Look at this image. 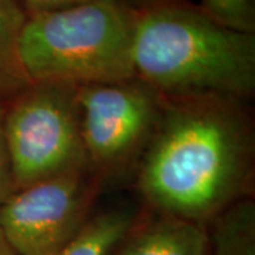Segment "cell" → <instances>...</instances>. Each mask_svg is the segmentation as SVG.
<instances>
[{
    "label": "cell",
    "mask_w": 255,
    "mask_h": 255,
    "mask_svg": "<svg viewBox=\"0 0 255 255\" xmlns=\"http://www.w3.org/2000/svg\"><path fill=\"white\" fill-rule=\"evenodd\" d=\"M247 102L219 94L162 95L136 167V189L147 209L209 226L251 197L255 128Z\"/></svg>",
    "instance_id": "6da1fadb"
},
{
    "label": "cell",
    "mask_w": 255,
    "mask_h": 255,
    "mask_svg": "<svg viewBox=\"0 0 255 255\" xmlns=\"http://www.w3.org/2000/svg\"><path fill=\"white\" fill-rule=\"evenodd\" d=\"M135 77L162 95L255 94V34L228 28L189 0L137 11Z\"/></svg>",
    "instance_id": "7a4b0ae2"
},
{
    "label": "cell",
    "mask_w": 255,
    "mask_h": 255,
    "mask_svg": "<svg viewBox=\"0 0 255 255\" xmlns=\"http://www.w3.org/2000/svg\"><path fill=\"white\" fill-rule=\"evenodd\" d=\"M136 20V10L121 0L30 14L18 46L28 80L80 88L135 78Z\"/></svg>",
    "instance_id": "3957f363"
},
{
    "label": "cell",
    "mask_w": 255,
    "mask_h": 255,
    "mask_svg": "<svg viewBox=\"0 0 255 255\" xmlns=\"http://www.w3.org/2000/svg\"><path fill=\"white\" fill-rule=\"evenodd\" d=\"M3 135L13 191L90 170L74 87L31 82L4 102Z\"/></svg>",
    "instance_id": "277c9868"
},
{
    "label": "cell",
    "mask_w": 255,
    "mask_h": 255,
    "mask_svg": "<svg viewBox=\"0 0 255 255\" xmlns=\"http://www.w3.org/2000/svg\"><path fill=\"white\" fill-rule=\"evenodd\" d=\"M88 169L102 184L136 170L153 135L162 94L129 81L77 88Z\"/></svg>",
    "instance_id": "5b68a950"
},
{
    "label": "cell",
    "mask_w": 255,
    "mask_h": 255,
    "mask_svg": "<svg viewBox=\"0 0 255 255\" xmlns=\"http://www.w3.org/2000/svg\"><path fill=\"white\" fill-rule=\"evenodd\" d=\"M102 186L87 170L11 191L0 203V230L18 255H55L94 214Z\"/></svg>",
    "instance_id": "8992f818"
},
{
    "label": "cell",
    "mask_w": 255,
    "mask_h": 255,
    "mask_svg": "<svg viewBox=\"0 0 255 255\" xmlns=\"http://www.w3.org/2000/svg\"><path fill=\"white\" fill-rule=\"evenodd\" d=\"M207 226L153 210L137 213L110 255H209Z\"/></svg>",
    "instance_id": "52a82bcc"
},
{
    "label": "cell",
    "mask_w": 255,
    "mask_h": 255,
    "mask_svg": "<svg viewBox=\"0 0 255 255\" xmlns=\"http://www.w3.org/2000/svg\"><path fill=\"white\" fill-rule=\"evenodd\" d=\"M28 14L18 0H0V101L31 84L20 60V36Z\"/></svg>",
    "instance_id": "ba28073f"
},
{
    "label": "cell",
    "mask_w": 255,
    "mask_h": 255,
    "mask_svg": "<svg viewBox=\"0 0 255 255\" xmlns=\"http://www.w3.org/2000/svg\"><path fill=\"white\" fill-rule=\"evenodd\" d=\"M209 255H255V201L251 197L231 204L207 226Z\"/></svg>",
    "instance_id": "9c48e42d"
},
{
    "label": "cell",
    "mask_w": 255,
    "mask_h": 255,
    "mask_svg": "<svg viewBox=\"0 0 255 255\" xmlns=\"http://www.w3.org/2000/svg\"><path fill=\"white\" fill-rule=\"evenodd\" d=\"M137 213L119 207L94 213L84 227L55 255H110L133 224Z\"/></svg>",
    "instance_id": "30bf717a"
},
{
    "label": "cell",
    "mask_w": 255,
    "mask_h": 255,
    "mask_svg": "<svg viewBox=\"0 0 255 255\" xmlns=\"http://www.w3.org/2000/svg\"><path fill=\"white\" fill-rule=\"evenodd\" d=\"M197 7L226 27L255 34V0H199Z\"/></svg>",
    "instance_id": "8fae6325"
},
{
    "label": "cell",
    "mask_w": 255,
    "mask_h": 255,
    "mask_svg": "<svg viewBox=\"0 0 255 255\" xmlns=\"http://www.w3.org/2000/svg\"><path fill=\"white\" fill-rule=\"evenodd\" d=\"M3 115H4V102L0 101V203L13 191L9 157L6 152L4 135H3Z\"/></svg>",
    "instance_id": "7c38bea8"
},
{
    "label": "cell",
    "mask_w": 255,
    "mask_h": 255,
    "mask_svg": "<svg viewBox=\"0 0 255 255\" xmlns=\"http://www.w3.org/2000/svg\"><path fill=\"white\" fill-rule=\"evenodd\" d=\"M20 4L27 11V14H36L50 10H57L71 6L74 3H78L82 0H18Z\"/></svg>",
    "instance_id": "4fadbf2b"
},
{
    "label": "cell",
    "mask_w": 255,
    "mask_h": 255,
    "mask_svg": "<svg viewBox=\"0 0 255 255\" xmlns=\"http://www.w3.org/2000/svg\"><path fill=\"white\" fill-rule=\"evenodd\" d=\"M125 4L130 6L132 9L136 11H142L146 9H152L156 6H162V4H167V3H174V1H183V0H121Z\"/></svg>",
    "instance_id": "5bb4252c"
},
{
    "label": "cell",
    "mask_w": 255,
    "mask_h": 255,
    "mask_svg": "<svg viewBox=\"0 0 255 255\" xmlns=\"http://www.w3.org/2000/svg\"><path fill=\"white\" fill-rule=\"evenodd\" d=\"M0 255H18L13 250V247L10 246L9 241L4 237V234L1 233V230H0Z\"/></svg>",
    "instance_id": "9a60e30c"
}]
</instances>
